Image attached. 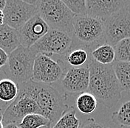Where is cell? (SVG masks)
<instances>
[{"instance_id": "obj_1", "label": "cell", "mask_w": 130, "mask_h": 128, "mask_svg": "<svg viewBox=\"0 0 130 128\" xmlns=\"http://www.w3.org/2000/svg\"><path fill=\"white\" fill-rule=\"evenodd\" d=\"M88 66L89 92L99 103L108 108H112L121 99L123 91L112 64L102 65L91 58Z\"/></svg>"}, {"instance_id": "obj_2", "label": "cell", "mask_w": 130, "mask_h": 128, "mask_svg": "<svg viewBox=\"0 0 130 128\" xmlns=\"http://www.w3.org/2000/svg\"><path fill=\"white\" fill-rule=\"evenodd\" d=\"M19 91L31 96L37 103L41 115L53 125L69 108L60 93L48 84L30 80L18 85Z\"/></svg>"}, {"instance_id": "obj_3", "label": "cell", "mask_w": 130, "mask_h": 128, "mask_svg": "<svg viewBox=\"0 0 130 128\" xmlns=\"http://www.w3.org/2000/svg\"><path fill=\"white\" fill-rule=\"evenodd\" d=\"M36 8L37 14L50 29L61 30L73 35L75 14L61 0H37Z\"/></svg>"}, {"instance_id": "obj_4", "label": "cell", "mask_w": 130, "mask_h": 128, "mask_svg": "<svg viewBox=\"0 0 130 128\" xmlns=\"http://www.w3.org/2000/svg\"><path fill=\"white\" fill-rule=\"evenodd\" d=\"M73 35L79 44L95 48L105 42L104 21L87 15H75L73 20Z\"/></svg>"}, {"instance_id": "obj_5", "label": "cell", "mask_w": 130, "mask_h": 128, "mask_svg": "<svg viewBox=\"0 0 130 128\" xmlns=\"http://www.w3.org/2000/svg\"><path fill=\"white\" fill-rule=\"evenodd\" d=\"M36 54L30 49L19 45L8 55L4 66L5 74L17 85L32 80V69Z\"/></svg>"}, {"instance_id": "obj_6", "label": "cell", "mask_w": 130, "mask_h": 128, "mask_svg": "<svg viewBox=\"0 0 130 128\" xmlns=\"http://www.w3.org/2000/svg\"><path fill=\"white\" fill-rule=\"evenodd\" d=\"M73 45V35L61 30L50 29L40 40L30 47L36 55L47 56L65 55L71 50Z\"/></svg>"}, {"instance_id": "obj_7", "label": "cell", "mask_w": 130, "mask_h": 128, "mask_svg": "<svg viewBox=\"0 0 130 128\" xmlns=\"http://www.w3.org/2000/svg\"><path fill=\"white\" fill-rule=\"evenodd\" d=\"M105 42L115 47L130 38V13L123 7L104 21Z\"/></svg>"}, {"instance_id": "obj_8", "label": "cell", "mask_w": 130, "mask_h": 128, "mask_svg": "<svg viewBox=\"0 0 130 128\" xmlns=\"http://www.w3.org/2000/svg\"><path fill=\"white\" fill-rule=\"evenodd\" d=\"M31 113L41 114L38 104L31 96L19 91L16 99L8 104L3 113V125L6 126L9 124L18 125L25 116Z\"/></svg>"}, {"instance_id": "obj_9", "label": "cell", "mask_w": 130, "mask_h": 128, "mask_svg": "<svg viewBox=\"0 0 130 128\" xmlns=\"http://www.w3.org/2000/svg\"><path fill=\"white\" fill-rule=\"evenodd\" d=\"M64 70L58 62L51 57L37 54L33 64L32 80L44 84H52L61 80Z\"/></svg>"}, {"instance_id": "obj_10", "label": "cell", "mask_w": 130, "mask_h": 128, "mask_svg": "<svg viewBox=\"0 0 130 128\" xmlns=\"http://www.w3.org/2000/svg\"><path fill=\"white\" fill-rule=\"evenodd\" d=\"M3 14L5 24L18 30L28 20L37 14V10L35 5L20 0H6Z\"/></svg>"}, {"instance_id": "obj_11", "label": "cell", "mask_w": 130, "mask_h": 128, "mask_svg": "<svg viewBox=\"0 0 130 128\" xmlns=\"http://www.w3.org/2000/svg\"><path fill=\"white\" fill-rule=\"evenodd\" d=\"M50 29L48 25L40 16L38 14L35 15L17 30L20 45L26 48H30Z\"/></svg>"}, {"instance_id": "obj_12", "label": "cell", "mask_w": 130, "mask_h": 128, "mask_svg": "<svg viewBox=\"0 0 130 128\" xmlns=\"http://www.w3.org/2000/svg\"><path fill=\"white\" fill-rule=\"evenodd\" d=\"M89 69L88 65L81 67L68 69L61 81L62 88L70 94L83 93L88 90Z\"/></svg>"}, {"instance_id": "obj_13", "label": "cell", "mask_w": 130, "mask_h": 128, "mask_svg": "<svg viewBox=\"0 0 130 128\" xmlns=\"http://www.w3.org/2000/svg\"><path fill=\"white\" fill-rule=\"evenodd\" d=\"M123 7L122 0H86V15L104 21Z\"/></svg>"}, {"instance_id": "obj_14", "label": "cell", "mask_w": 130, "mask_h": 128, "mask_svg": "<svg viewBox=\"0 0 130 128\" xmlns=\"http://www.w3.org/2000/svg\"><path fill=\"white\" fill-rule=\"evenodd\" d=\"M19 45L17 30L6 24L0 26V48L9 55Z\"/></svg>"}, {"instance_id": "obj_15", "label": "cell", "mask_w": 130, "mask_h": 128, "mask_svg": "<svg viewBox=\"0 0 130 128\" xmlns=\"http://www.w3.org/2000/svg\"><path fill=\"white\" fill-rule=\"evenodd\" d=\"M92 58L102 65H110L115 61V48L106 43L96 47L91 52Z\"/></svg>"}, {"instance_id": "obj_16", "label": "cell", "mask_w": 130, "mask_h": 128, "mask_svg": "<svg viewBox=\"0 0 130 128\" xmlns=\"http://www.w3.org/2000/svg\"><path fill=\"white\" fill-rule=\"evenodd\" d=\"M112 66L122 91H130V62L115 61Z\"/></svg>"}, {"instance_id": "obj_17", "label": "cell", "mask_w": 130, "mask_h": 128, "mask_svg": "<svg viewBox=\"0 0 130 128\" xmlns=\"http://www.w3.org/2000/svg\"><path fill=\"white\" fill-rule=\"evenodd\" d=\"M97 104V99L89 92H83L76 99L77 109L84 115H89L94 112Z\"/></svg>"}, {"instance_id": "obj_18", "label": "cell", "mask_w": 130, "mask_h": 128, "mask_svg": "<svg viewBox=\"0 0 130 128\" xmlns=\"http://www.w3.org/2000/svg\"><path fill=\"white\" fill-rule=\"evenodd\" d=\"M18 93L19 87L14 81L10 79L0 80V100L2 102L8 104L13 102Z\"/></svg>"}, {"instance_id": "obj_19", "label": "cell", "mask_w": 130, "mask_h": 128, "mask_svg": "<svg viewBox=\"0 0 130 128\" xmlns=\"http://www.w3.org/2000/svg\"><path fill=\"white\" fill-rule=\"evenodd\" d=\"M80 120L76 117L75 109H68L51 128H79Z\"/></svg>"}, {"instance_id": "obj_20", "label": "cell", "mask_w": 130, "mask_h": 128, "mask_svg": "<svg viewBox=\"0 0 130 128\" xmlns=\"http://www.w3.org/2000/svg\"><path fill=\"white\" fill-rule=\"evenodd\" d=\"M50 124L51 122L44 116L39 113H31L25 116L18 126L19 128H40Z\"/></svg>"}, {"instance_id": "obj_21", "label": "cell", "mask_w": 130, "mask_h": 128, "mask_svg": "<svg viewBox=\"0 0 130 128\" xmlns=\"http://www.w3.org/2000/svg\"><path fill=\"white\" fill-rule=\"evenodd\" d=\"M66 62L71 66L77 68L81 67L88 60V53L84 48L70 50L65 55Z\"/></svg>"}, {"instance_id": "obj_22", "label": "cell", "mask_w": 130, "mask_h": 128, "mask_svg": "<svg viewBox=\"0 0 130 128\" xmlns=\"http://www.w3.org/2000/svg\"><path fill=\"white\" fill-rule=\"evenodd\" d=\"M112 120L122 127H130V100L124 102L117 111L113 112Z\"/></svg>"}, {"instance_id": "obj_23", "label": "cell", "mask_w": 130, "mask_h": 128, "mask_svg": "<svg viewBox=\"0 0 130 128\" xmlns=\"http://www.w3.org/2000/svg\"><path fill=\"white\" fill-rule=\"evenodd\" d=\"M114 48L116 61L130 62V38L119 41Z\"/></svg>"}, {"instance_id": "obj_24", "label": "cell", "mask_w": 130, "mask_h": 128, "mask_svg": "<svg viewBox=\"0 0 130 128\" xmlns=\"http://www.w3.org/2000/svg\"><path fill=\"white\" fill-rule=\"evenodd\" d=\"M75 15H86V0H61Z\"/></svg>"}, {"instance_id": "obj_25", "label": "cell", "mask_w": 130, "mask_h": 128, "mask_svg": "<svg viewBox=\"0 0 130 128\" xmlns=\"http://www.w3.org/2000/svg\"><path fill=\"white\" fill-rule=\"evenodd\" d=\"M79 128H107L103 124L97 122L94 119H89L86 121Z\"/></svg>"}, {"instance_id": "obj_26", "label": "cell", "mask_w": 130, "mask_h": 128, "mask_svg": "<svg viewBox=\"0 0 130 128\" xmlns=\"http://www.w3.org/2000/svg\"><path fill=\"white\" fill-rule=\"evenodd\" d=\"M8 55L2 49L0 48V66H4L8 61Z\"/></svg>"}, {"instance_id": "obj_27", "label": "cell", "mask_w": 130, "mask_h": 128, "mask_svg": "<svg viewBox=\"0 0 130 128\" xmlns=\"http://www.w3.org/2000/svg\"><path fill=\"white\" fill-rule=\"evenodd\" d=\"M124 2V8L130 13V0H126Z\"/></svg>"}, {"instance_id": "obj_28", "label": "cell", "mask_w": 130, "mask_h": 128, "mask_svg": "<svg viewBox=\"0 0 130 128\" xmlns=\"http://www.w3.org/2000/svg\"><path fill=\"white\" fill-rule=\"evenodd\" d=\"M5 24V16L3 14V11L0 10V26Z\"/></svg>"}, {"instance_id": "obj_29", "label": "cell", "mask_w": 130, "mask_h": 128, "mask_svg": "<svg viewBox=\"0 0 130 128\" xmlns=\"http://www.w3.org/2000/svg\"><path fill=\"white\" fill-rule=\"evenodd\" d=\"M8 103L3 102H2V101L0 100V110H2V111H5V108L8 107Z\"/></svg>"}, {"instance_id": "obj_30", "label": "cell", "mask_w": 130, "mask_h": 128, "mask_svg": "<svg viewBox=\"0 0 130 128\" xmlns=\"http://www.w3.org/2000/svg\"><path fill=\"white\" fill-rule=\"evenodd\" d=\"M6 5V0H0V10L3 11V10L5 8Z\"/></svg>"}, {"instance_id": "obj_31", "label": "cell", "mask_w": 130, "mask_h": 128, "mask_svg": "<svg viewBox=\"0 0 130 128\" xmlns=\"http://www.w3.org/2000/svg\"><path fill=\"white\" fill-rule=\"evenodd\" d=\"M20 1H22L24 2H26V3L32 5H35V6H36V2H37V0H20Z\"/></svg>"}, {"instance_id": "obj_32", "label": "cell", "mask_w": 130, "mask_h": 128, "mask_svg": "<svg viewBox=\"0 0 130 128\" xmlns=\"http://www.w3.org/2000/svg\"><path fill=\"white\" fill-rule=\"evenodd\" d=\"M4 128H19L16 124H9L6 126H4Z\"/></svg>"}, {"instance_id": "obj_33", "label": "cell", "mask_w": 130, "mask_h": 128, "mask_svg": "<svg viewBox=\"0 0 130 128\" xmlns=\"http://www.w3.org/2000/svg\"><path fill=\"white\" fill-rule=\"evenodd\" d=\"M3 113H4L3 111L0 110V121H2V119H3Z\"/></svg>"}, {"instance_id": "obj_34", "label": "cell", "mask_w": 130, "mask_h": 128, "mask_svg": "<svg viewBox=\"0 0 130 128\" xmlns=\"http://www.w3.org/2000/svg\"><path fill=\"white\" fill-rule=\"evenodd\" d=\"M52 127V124H47V125H45V126H44V127H41L40 128H51Z\"/></svg>"}, {"instance_id": "obj_35", "label": "cell", "mask_w": 130, "mask_h": 128, "mask_svg": "<svg viewBox=\"0 0 130 128\" xmlns=\"http://www.w3.org/2000/svg\"><path fill=\"white\" fill-rule=\"evenodd\" d=\"M0 128H4V125L2 121H0Z\"/></svg>"}, {"instance_id": "obj_36", "label": "cell", "mask_w": 130, "mask_h": 128, "mask_svg": "<svg viewBox=\"0 0 130 128\" xmlns=\"http://www.w3.org/2000/svg\"><path fill=\"white\" fill-rule=\"evenodd\" d=\"M119 128H130V127H122V126H121Z\"/></svg>"}, {"instance_id": "obj_37", "label": "cell", "mask_w": 130, "mask_h": 128, "mask_svg": "<svg viewBox=\"0 0 130 128\" xmlns=\"http://www.w3.org/2000/svg\"><path fill=\"white\" fill-rule=\"evenodd\" d=\"M122 1H123V2H125V1H126V0H122Z\"/></svg>"}, {"instance_id": "obj_38", "label": "cell", "mask_w": 130, "mask_h": 128, "mask_svg": "<svg viewBox=\"0 0 130 128\" xmlns=\"http://www.w3.org/2000/svg\"><path fill=\"white\" fill-rule=\"evenodd\" d=\"M1 68H2V66H0V69H1Z\"/></svg>"}]
</instances>
